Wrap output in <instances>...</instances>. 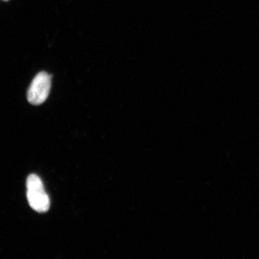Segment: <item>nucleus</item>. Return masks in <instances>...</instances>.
<instances>
[{
  "instance_id": "f257e3e1",
  "label": "nucleus",
  "mask_w": 259,
  "mask_h": 259,
  "mask_svg": "<svg viewBox=\"0 0 259 259\" xmlns=\"http://www.w3.org/2000/svg\"><path fill=\"white\" fill-rule=\"evenodd\" d=\"M27 198L30 207L37 212H46L50 207V199L40 177L30 175L27 179Z\"/></svg>"
},
{
  "instance_id": "f03ea898",
  "label": "nucleus",
  "mask_w": 259,
  "mask_h": 259,
  "mask_svg": "<svg viewBox=\"0 0 259 259\" xmlns=\"http://www.w3.org/2000/svg\"><path fill=\"white\" fill-rule=\"evenodd\" d=\"M51 88V76L41 71L34 78L27 93L28 102L33 105H41L47 100Z\"/></svg>"
},
{
  "instance_id": "7ed1b4c3",
  "label": "nucleus",
  "mask_w": 259,
  "mask_h": 259,
  "mask_svg": "<svg viewBox=\"0 0 259 259\" xmlns=\"http://www.w3.org/2000/svg\"><path fill=\"white\" fill-rule=\"evenodd\" d=\"M3 1H9V0H3Z\"/></svg>"
}]
</instances>
